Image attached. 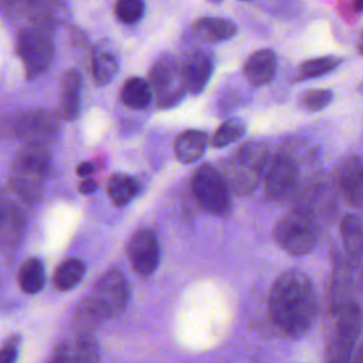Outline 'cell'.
I'll list each match as a JSON object with an SVG mask.
<instances>
[{
  "label": "cell",
  "mask_w": 363,
  "mask_h": 363,
  "mask_svg": "<svg viewBox=\"0 0 363 363\" xmlns=\"http://www.w3.org/2000/svg\"><path fill=\"white\" fill-rule=\"evenodd\" d=\"M194 34L207 43H220L231 38L237 27L233 21L221 17H203L193 24Z\"/></svg>",
  "instance_id": "obj_21"
},
{
  "label": "cell",
  "mask_w": 363,
  "mask_h": 363,
  "mask_svg": "<svg viewBox=\"0 0 363 363\" xmlns=\"http://www.w3.org/2000/svg\"><path fill=\"white\" fill-rule=\"evenodd\" d=\"M128 258L135 272L143 278L150 277L159 265V244L153 230H136L126 248Z\"/></svg>",
  "instance_id": "obj_11"
},
{
  "label": "cell",
  "mask_w": 363,
  "mask_h": 363,
  "mask_svg": "<svg viewBox=\"0 0 363 363\" xmlns=\"http://www.w3.org/2000/svg\"><path fill=\"white\" fill-rule=\"evenodd\" d=\"M180 67L186 92L199 95L206 88L213 75L214 61L210 52L199 50L189 55L186 61L180 64Z\"/></svg>",
  "instance_id": "obj_15"
},
{
  "label": "cell",
  "mask_w": 363,
  "mask_h": 363,
  "mask_svg": "<svg viewBox=\"0 0 363 363\" xmlns=\"http://www.w3.org/2000/svg\"><path fill=\"white\" fill-rule=\"evenodd\" d=\"M207 145V135L203 130L187 129L179 133L174 139L176 157L183 163H193L199 160Z\"/></svg>",
  "instance_id": "obj_20"
},
{
  "label": "cell",
  "mask_w": 363,
  "mask_h": 363,
  "mask_svg": "<svg viewBox=\"0 0 363 363\" xmlns=\"http://www.w3.org/2000/svg\"><path fill=\"white\" fill-rule=\"evenodd\" d=\"M242 1H247V0H242Z\"/></svg>",
  "instance_id": "obj_38"
},
{
  "label": "cell",
  "mask_w": 363,
  "mask_h": 363,
  "mask_svg": "<svg viewBox=\"0 0 363 363\" xmlns=\"http://www.w3.org/2000/svg\"><path fill=\"white\" fill-rule=\"evenodd\" d=\"M113 13L118 21L130 26L140 21L145 14L143 0H116L113 6Z\"/></svg>",
  "instance_id": "obj_29"
},
{
  "label": "cell",
  "mask_w": 363,
  "mask_h": 363,
  "mask_svg": "<svg viewBox=\"0 0 363 363\" xmlns=\"http://www.w3.org/2000/svg\"><path fill=\"white\" fill-rule=\"evenodd\" d=\"M17 54L24 65L26 77L35 79L48 71L54 61L52 33L37 27H26L17 35Z\"/></svg>",
  "instance_id": "obj_6"
},
{
  "label": "cell",
  "mask_w": 363,
  "mask_h": 363,
  "mask_svg": "<svg viewBox=\"0 0 363 363\" xmlns=\"http://www.w3.org/2000/svg\"><path fill=\"white\" fill-rule=\"evenodd\" d=\"M245 133V123L238 118H230L224 121L213 135L211 145L214 147H224L241 139Z\"/></svg>",
  "instance_id": "obj_28"
},
{
  "label": "cell",
  "mask_w": 363,
  "mask_h": 363,
  "mask_svg": "<svg viewBox=\"0 0 363 363\" xmlns=\"http://www.w3.org/2000/svg\"><path fill=\"white\" fill-rule=\"evenodd\" d=\"M24 234V217L9 200L0 199V250L14 251Z\"/></svg>",
  "instance_id": "obj_16"
},
{
  "label": "cell",
  "mask_w": 363,
  "mask_h": 363,
  "mask_svg": "<svg viewBox=\"0 0 363 363\" xmlns=\"http://www.w3.org/2000/svg\"><path fill=\"white\" fill-rule=\"evenodd\" d=\"M268 311L274 325L288 337H301L313 325L318 311L316 292L311 279L301 271L291 269L274 282Z\"/></svg>",
  "instance_id": "obj_1"
},
{
  "label": "cell",
  "mask_w": 363,
  "mask_h": 363,
  "mask_svg": "<svg viewBox=\"0 0 363 363\" xmlns=\"http://www.w3.org/2000/svg\"><path fill=\"white\" fill-rule=\"evenodd\" d=\"M60 129V115L43 108L7 113L0 118V135L13 136L21 143L48 145Z\"/></svg>",
  "instance_id": "obj_4"
},
{
  "label": "cell",
  "mask_w": 363,
  "mask_h": 363,
  "mask_svg": "<svg viewBox=\"0 0 363 363\" xmlns=\"http://www.w3.org/2000/svg\"><path fill=\"white\" fill-rule=\"evenodd\" d=\"M207 1H210V3H214V4H218V3H221L223 0H207Z\"/></svg>",
  "instance_id": "obj_37"
},
{
  "label": "cell",
  "mask_w": 363,
  "mask_h": 363,
  "mask_svg": "<svg viewBox=\"0 0 363 363\" xmlns=\"http://www.w3.org/2000/svg\"><path fill=\"white\" fill-rule=\"evenodd\" d=\"M88 296L105 320H109L126 308L130 298L129 282L119 269L112 268L98 278L92 294Z\"/></svg>",
  "instance_id": "obj_10"
},
{
  "label": "cell",
  "mask_w": 363,
  "mask_h": 363,
  "mask_svg": "<svg viewBox=\"0 0 363 363\" xmlns=\"http://www.w3.org/2000/svg\"><path fill=\"white\" fill-rule=\"evenodd\" d=\"M85 274V264L78 258H68L61 262L54 272V285L60 291L72 289Z\"/></svg>",
  "instance_id": "obj_26"
},
{
  "label": "cell",
  "mask_w": 363,
  "mask_h": 363,
  "mask_svg": "<svg viewBox=\"0 0 363 363\" xmlns=\"http://www.w3.org/2000/svg\"><path fill=\"white\" fill-rule=\"evenodd\" d=\"M17 281L20 288L26 294H37L43 289L45 282V271L41 259L28 258L26 259L17 272Z\"/></svg>",
  "instance_id": "obj_25"
},
{
  "label": "cell",
  "mask_w": 363,
  "mask_h": 363,
  "mask_svg": "<svg viewBox=\"0 0 363 363\" xmlns=\"http://www.w3.org/2000/svg\"><path fill=\"white\" fill-rule=\"evenodd\" d=\"M339 4L342 13L359 14L362 11V0H340Z\"/></svg>",
  "instance_id": "obj_32"
},
{
  "label": "cell",
  "mask_w": 363,
  "mask_h": 363,
  "mask_svg": "<svg viewBox=\"0 0 363 363\" xmlns=\"http://www.w3.org/2000/svg\"><path fill=\"white\" fill-rule=\"evenodd\" d=\"M64 363H101V352L91 333H75L58 343L52 352Z\"/></svg>",
  "instance_id": "obj_14"
},
{
  "label": "cell",
  "mask_w": 363,
  "mask_h": 363,
  "mask_svg": "<svg viewBox=\"0 0 363 363\" xmlns=\"http://www.w3.org/2000/svg\"><path fill=\"white\" fill-rule=\"evenodd\" d=\"M333 95L329 89H309L302 96V105L309 111H320L326 108Z\"/></svg>",
  "instance_id": "obj_30"
},
{
  "label": "cell",
  "mask_w": 363,
  "mask_h": 363,
  "mask_svg": "<svg viewBox=\"0 0 363 363\" xmlns=\"http://www.w3.org/2000/svg\"><path fill=\"white\" fill-rule=\"evenodd\" d=\"M78 190H79L81 194H91V193H94L96 190V182L94 179L88 177V179H85V180H82L79 183Z\"/></svg>",
  "instance_id": "obj_33"
},
{
  "label": "cell",
  "mask_w": 363,
  "mask_h": 363,
  "mask_svg": "<svg viewBox=\"0 0 363 363\" xmlns=\"http://www.w3.org/2000/svg\"><path fill=\"white\" fill-rule=\"evenodd\" d=\"M340 234L346 262L349 267L356 268L362 262V221L356 214H346L340 223Z\"/></svg>",
  "instance_id": "obj_19"
},
{
  "label": "cell",
  "mask_w": 363,
  "mask_h": 363,
  "mask_svg": "<svg viewBox=\"0 0 363 363\" xmlns=\"http://www.w3.org/2000/svg\"><path fill=\"white\" fill-rule=\"evenodd\" d=\"M274 238L291 255L311 252L318 241L315 214L308 206H298L288 211L275 225Z\"/></svg>",
  "instance_id": "obj_5"
},
{
  "label": "cell",
  "mask_w": 363,
  "mask_h": 363,
  "mask_svg": "<svg viewBox=\"0 0 363 363\" xmlns=\"http://www.w3.org/2000/svg\"><path fill=\"white\" fill-rule=\"evenodd\" d=\"M267 162V145L262 142H247L221 164L220 174L230 191L247 196L258 187Z\"/></svg>",
  "instance_id": "obj_3"
},
{
  "label": "cell",
  "mask_w": 363,
  "mask_h": 363,
  "mask_svg": "<svg viewBox=\"0 0 363 363\" xmlns=\"http://www.w3.org/2000/svg\"><path fill=\"white\" fill-rule=\"evenodd\" d=\"M336 182L343 200L352 207H360L363 196V164L360 156L346 157L337 166Z\"/></svg>",
  "instance_id": "obj_13"
},
{
  "label": "cell",
  "mask_w": 363,
  "mask_h": 363,
  "mask_svg": "<svg viewBox=\"0 0 363 363\" xmlns=\"http://www.w3.org/2000/svg\"><path fill=\"white\" fill-rule=\"evenodd\" d=\"M152 89L146 79L132 77L121 88V101L130 109H145L152 101Z\"/></svg>",
  "instance_id": "obj_23"
},
{
  "label": "cell",
  "mask_w": 363,
  "mask_h": 363,
  "mask_svg": "<svg viewBox=\"0 0 363 363\" xmlns=\"http://www.w3.org/2000/svg\"><path fill=\"white\" fill-rule=\"evenodd\" d=\"M339 64H340V58H337L335 55H325V57L308 60L299 65L298 72L294 77V79L295 81H306V79L322 77V75L333 71Z\"/></svg>",
  "instance_id": "obj_27"
},
{
  "label": "cell",
  "mask_w": 363,
  "mask_h": 363,
  "mask_svg": "<svg viewBox=\"0 0 363 363\" xmlns=\"http://www.w3.org/2000/svg\"><path fill=\"white\" fill-rule=\"evenodd\" d=\"M81 91L82 77L75 68L67 69L61 77V94H60V118L64 121H74L81 108Z\"/></svg>",
  "instance_id": "obj_18"
},
{
  "label": "cell",
  "mask_w": 363,
  "mask_h": 363,
  "mask_svg": "<svg viewBox=\"0 0 363 363\" xmlns=\"http://www.w3.org/2000/svg\"><path fill=\"white\" fill-rule=\"evenodd\" d=\"M298 166L286 155H277L268 169L265 179V191L272 200H285L291 197L298 184Z\"/></svg>",
  "instance_id": "obj_12"
},
{
  "label": "cell",
  "mask_w": 363,
  "mask_h": 363,
  "mask_svg": "<svg viewBox=\"0 0 363 363\" xmlns=\"http://www.w3.org/2000/svg\"><path fill=\"white\" fill-rule=\"evenodd\" d=\"M18 345L20 337L13 336L0 347V363H16L18 356Z\"/></svg>",
  "instance_id": "obj_31"
},
{
  "label": "cell",
  "mask_w": 363,
  "mask_h": 363,
  "mask_svg": "<svg viewBox=\"0 0 363 363\" xmlns=\"http://www.w3.org/2000/svg\"><path fill=\"white\" fill-rule=\"evenodd\" d=\"M89 67H91V74L96 85H106L109 84L113 77L118 72V60L116 57L105 50V48H94L89 54Z\"/></svg>",
  "instance_id": "obj_22"
},
{
  "label": "cell",
  "mask_w": 363,
  "mask_h": 363,
  "mask_svg": "<svg viewBox=\"0 0 363 363\" xmlns=\"http://www.w3.org/2000/svg\"><path fill=\"white\" fill-rule=\"evenodd\" d=\"M277 55L269 48L257 50L248 55L242 72L252 86H262L272 81L277 72Z\"/></svg>",
  "instance_id": "obj_17"
},
{
  "label": "cell",
  "mask_w": 363,
  "mask_h": 363,
  "mask_svg": "<svg viewBox=\"0 0 363 363\" xmlns=\"http://www.w3.org/2000/svg\"><path fill=\"white\" fill-rule=\"evenodd\" d=\"M30 0H0V9H14L20 10Z\"/></svg>",
  "instance_id": "obj_35"
},
{
  "label": "cell",
  "mask_w": 363,
  "mask_h": 363,
  "mask_svg": "<svg viewBox=\"0 0 363 363\" xmlns=\"http://www.w3.org/2000/svg\"><path fill=\"white\" fill-rule=\"evenodd\" d=\"M138 182L123 173L112 174L106 183V193L115 207L126 206L138 193Z\"/></svg>",
  "instance_id": "obj_24"
},
{
  "label": "cell",
  "mask_w": 363,
  "mask_h": 363,
  "mask_svg": "<svg viewBox=\"0 0 363 363\" xmlns=\"http://www.w3.org/2000/svg\"><path fill=\"white\" fill-rule=\"evenodd\" d=\"M50 167L51 153L48 145L23 143L10 166L9 182L11 189L23 200L37 201L41 197Z\"/></svg>",
  "instance_id": "obj_2"
},
{
  "label": "cell",
  "mask_w": 363,
  "mask_h": 363,
  "mask_svg": "<svg viewBox=\"0 0 363 363\" xmlns=\"http://www.w3.org/2000/svg\"><path fill=\"white\" fill-rule=\"evenodd\" d=\"M147 82L150 85L152 95H155L157 106L162 109L177 105L186 95L182 67L170 54L156 58L150 68Z\"/></svg>",
  "instance_id": "obj_7"
},
{
  "label": "cell",
  "mask_w": 363,
  "mask_h": 363,
  "mask_svg": "<svg viewBox=\"0 0 363 363\" xmlns=\"http://www.w3.org/2000/svg\"><path fill=\"white\" fill-rule=\"evenodd\" d=\"M335 336L329 342L323 363H350L353 346L362 329L360 306L347 301L337 309Z\"/></svg>",
  "instance_id": "obj_8"
},
{
  "label": "cell",
  "mask_w": 363,
  "mask_h": 363,
  "mask_svg": "<svg viewBox=\"0 0 363 363\" xmlns=\"http://www.w3.org/2000/svg\"><path fill=\"white\" fill-rule=\"evenodd\" d=\"M47 363H62V362H61V359H58L55 354H51V357L48 359Z\"/></svg>",
  "instance_id": "obj_36"
},
{
  "label": "cell",
  "mask_w": 363,
  "mask_h": 363,
  "mask_svg": "<svg viewBox=\"0 0 363 363\" xmlns=\"http://www.w3.org/2000/svg\"><path fill=\"white\" fill-rule=\"evenodd\" d=\"M191 191L203 210L216 216H225L230 211V190L213 166L197 167L191 179Z\"/></svg>",
  "instance_id": "obj_9"
},
{
  "label": "cell",
  "mask_w": 363,
  "mask_h": 363,
  "mask_svg": "<svg viewBox=\"0 0 363 363\" xmlns=\"http://www.w3.org/2000/svg\"><path fill=\"white\" fill-rule=\"evenodd\" d=\"M95 169H96L95 163H92V162H82L77 167V174L81 176V177H86V176H91L95 172Z\"/></svg>",
  "instance_id": "obj_34"
}]
</instances>
